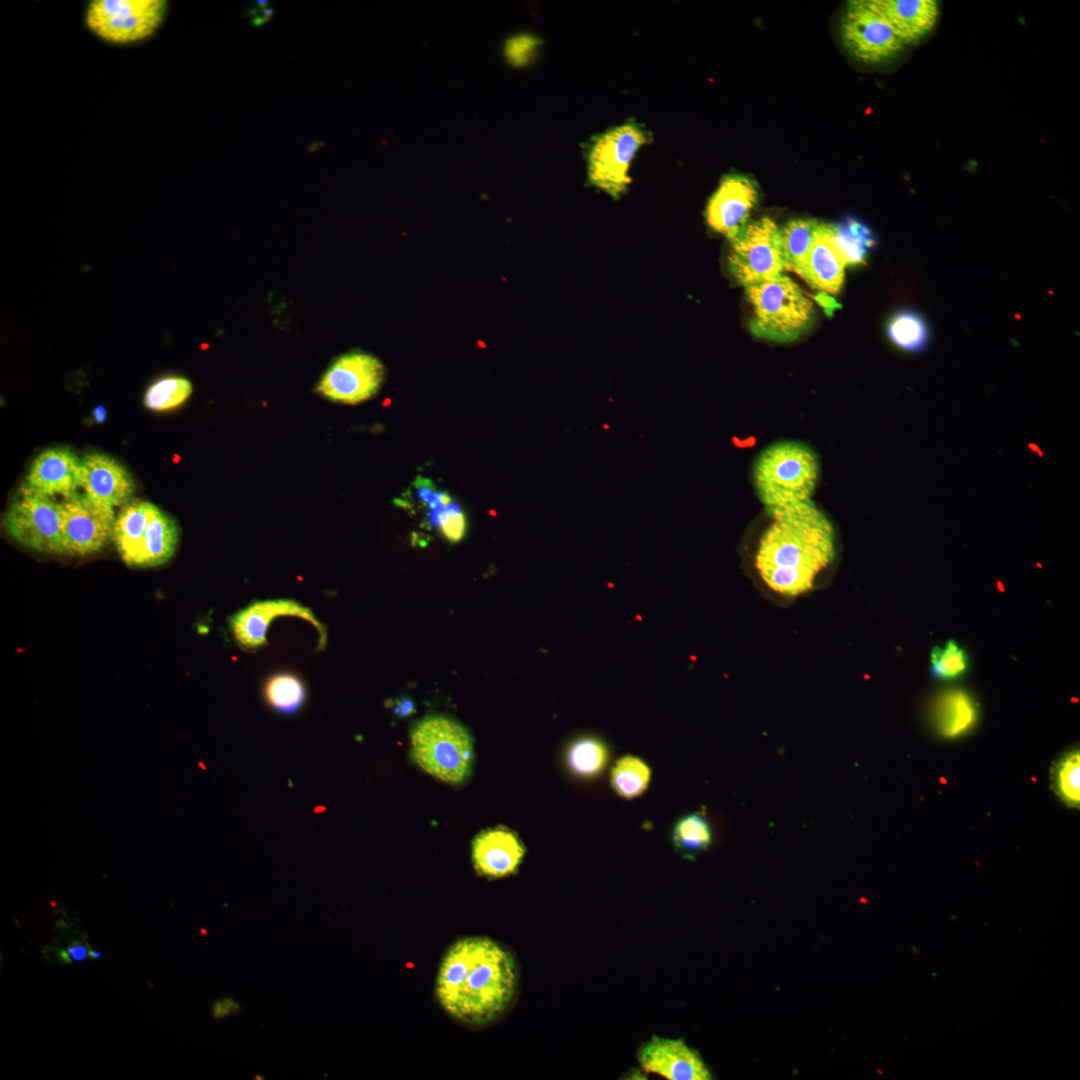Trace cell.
Here are the masks:
<instances>
[{"instance_id": "cell-1", "label": "cell", "mask_w": 1080, "mask_h": 1080, "mask_svg": "<svg viewBox=\"0 0 1080 1080\" xmlns=\"http://www.w3.org/2000/svg\"><path fill=\"white\" fill-rule=\"evenodd\" d=\"M518 969L508 949L485 936L455 941L443 955L435 983L442 1009L457 1022L483 1027L511 1007Z\"/></svg>"}, {"instance_id": "cell-2", "label": "cell", "mask_w": 1080, "mask_h": 1080, "mask_svg": "<svg viewBox=\"0 0 1080 1080\" xmlns=\"http://www.w3.org/2000/svg\"><path fill=\"white\" fill-rule=\"evenodd\" d=\"M756 554V567L774 591L796 596L809 590L817 574L834 559V530L812 500L771 516Z\"/></svg>"}, {"instance_id": "cell-3", "label": "cell", "mask_w": 1080, "mask_h": 1080, "mask_svg": "<svg viewBox=\"0 0 1080 1080\" xmlns=\"http://www.w3.org/2000/svg\"><path fill=\"white\" fill-rule=\"evenodd\" d=\"M818 474L816 453L792 440L767 446L753 467L755 490L770 516L790 505L811 500Z\"/></svg>"}, {"instance_id": "cell-4", "label": "cell", "mask_w": 1080, "mask_h": 1080, "mask_svg": "<svg viewBox=\"0 0 1080 1080\" xmlns=\"http://www.w3.org/2000/svg\"><path fill=\"white\" fill-rule=\"evenodd\" d=\"M745 293L753 310L749 329L758 338L778 343L793 342L815 324L813 303L784 274L748 286Z\"/></svg>"}, {"instance_id": "cell-5", "label": "cell", "mask_w": 1080, "mask_h": 1080, "mask_svg": "<svg viewBox=\"0 0 1080 1080\" xmlns=\"http://www.w3.org/2000/svg\"><path fill=\"white\" fill-rule=\"evenodd\" d=\"M112 540L126 565L157 567L173 557L179 542V528L153 503L133 499L116 515Z\"/></svg>"}, {"instance_id": "cell-6", "label": "cell", "mask_w": 1080, "mask_h": 1080, "mask_svg": "<svg viewBox=\"0 0 1080 1080\" xmlns=\"http://www.w3.org/2000/svg\"><path fill=\"white\" fill-rule=\"evenodd\" d=\"M411 756L416 764L435 778L461 785L471 775L473 741L458 721L444 715H429L410 731Z\"/></svg>"}, {"instance_id": "cell-7", "label": "cell", "mask_w": 1080, "mask_h": 1080, "mask_svg": "<svg viewBox=\"0 0 1080 1080\" xmlns=\"http://www.w3.org/2000/svg\"><path fill=\"white\" fill-rule=\"evenodd\" d=\"M2 528L26 548L66 555L60 502L25 483L6 510Z\"/></svg>"}, {"instance_id": "cell-8", "label": "cell", "mask_w": 1080, "mask_h": 1080, "mask_svg": "<svg viewBox=\"0 0 1080 1080\" xmlns=\"http://www.w3.org/2000/svg\"><path fill=\"white\" fill-rule=\"evenodd\" d=\"M730 241L728 266L745 288L783 274L780 228L763 217L748 224Z\"/></svg>"}, {"instance_id": "cell-9", "label": "cell", "mask_w": 1080, "mask_h": 1080, "mask_svg": "<svg viewBox=\"0 0 1080 1080\" xmlns=\"http://www.w3.org/2000/svg\"><path fill=\"white\" fill-rule=\"evenodd\" d=\"M166 10L164 0H93L87 5L85 23L101 39L126 44L152 35Z\"/></svg>"}, {"instance_id": "cell-10", "label": "cell", "mask_w": 1080, "mask_h": 1080, "mask_svg": "<svg viewBox=\"0 0 1080 1080\" xmlns=\"http://www.w3.org/2000/svg\"><path fill=\"white\" fill-rule=\"evenodd\" d=\"M647 140L645 131L636 123H625L599 135L588 153L589 181L611 197H620L630 183L631 161Z\"/></svg>"}, {"instance_id": "cell-11", "label": "cell", "mask_w": 1080, "mask_h": 1080, "mask_svg": "<svg viewBox=\"0 0 1080 1080\" xmlns=\"http://www.w3.org/2000/svg\"><path fill=\"white\" fill-rule=\"evenodd\" d=\"M60 507L66 555L96 553L112 539L116 520L114 508L79 492L64 497Z\"/></svg>"}, {"instance_id": "cell-12", "label": "cell", "mask_w": 1080, "mask_h": 1080, "mask_svg": "<svg viewBox=\"0 0 1080 1080\" xmlns=\"http://www.w3.org/2000/svg\"><path fill=\"white\" fill-rule=\"evenodd\" d=\"M841 39L849 54L866 64L890 61L905 46L887 22L863 0L848 3L841 20Z\"/></svg>"}, {"instance_id": "cell-13", "label": "cell", "mask_w": 1080, "mask_h": 1080, "mask_svg": "<svg viewBox=\"0 0 1080 1080\" xmlns=\"http://www.w3.org/2000/svg\"><path fill=\"white\" fill-rule=\"evenodd\" d=\"M384 376L385 368L377 357L354 350L334 360L321 377L316 390L334 402L357 404L379 391Z\"/></svg>"}, {"instance_id": "cell-14", "label": "cell", "mask_w": 1080, "mask_h": 1080, "mask_svg": "<svg viewBox=\"0 0 1080 1080\" xmlns=\"http://www.w3.org/2000/svg\"><path fill=\"white\" fill-rule=\"evenodd\" d=\"M758 198V187L753 180L738 174L725 176L708 201V225L729 240L732 239L748 224Z\"/></svg>"}, {"instance_id": "cell-15", "label": "cell", "mask_w": 1080, "mask_h": 1080, "mask_svg": "<svg viewBox=\"0 0 1080 1080\" xmlns=\"http://www.w3.org/2000/svg\"><path fill=\"white\" fill-rule=\"evenodd\" d=\"M297 616L311 622L319 631V648L326 644V629L312 611L293 600L256 601L234 614L230 620V629L239 646L246 650H256L266 642V632L270 622L277 616Z\"/></svg>"}, {"instance_id": "cell-16", "label": "cell", "mask_w": 1080, "mask_h": 1080, "mask_svg": "<svg viewBox=\"0 0 1080 1080\" xmlns=\"http://www.w3.org/2000/svg\"><path fill=\"white\" fill-rule=\"evenodd\" d=\"M641 1067L668 1080H709L712 1075L699 1054L682 1039L653 1036L638 1050Z\"/></svg>"}, {"instance_id": "cell-17", "label": "cell", "mask_w": 1080, "mask_h": 1080, "mask_svg": "<svg viewBox=\"0 0 1080 1080\" xmlns=\"http://www.w3.org/2000/svg\"><path fill=\"white\" fill-rule=\"evenodd\" d=\"M80 488L99 503L122 508L134 499L136 485L118 461L106 454L92 452L81 459Z\"/></svg>"}, {"instance_id": "cell-18", "label": "cell", "mask_w": 1080, "mask_h": 1080, "mask_svg": "<svg viewBox=\"0 0 1080 1080\" xmlns=\"http://www.w3.org/2000/svg\"><path fill=\"white\" fill-rule=\"evenodd\" d=\"M526 853L519 836L499 826L478 834L472 841V862L476 872L487 878L514 874Z\"/></svg>"}, {"instance_id": "cell-19", "label": "cell", "mask_w": 1080, "mask_h": 1080, "mask_svg": "<svg viewBox=\"0 0 1080 1080\" xmlns=\"http://www.w3.org/2000/svg\"><path fill=\"white\" fill-rule=\"evenodd\" d=\"M879 14L904 45L915 44L935 27L940 4L936 0H863Z\"/></svg>"}, {"instance_id": "cell-20", "label": "cell", "mask_w": 1080, "mask_h": 1080, "mask_svg": "<svg viewBox=\"0 0 1080 1080\" xmlns=\"http://www.w3.org/2000/svg\"><path fill=\"white\" fill-rule=\"evenodd\" d=\"M80 463L68 447L49 448L33 460L25 484L47 496L69 497L80 488Z\"/></svg>"}, {"instance_id": "cell-21", "label": "cell", "mask_w": 1080, "mask_h": 1080, "mask_svg": "<svg viewBox=\"0 0 1080 1080\" xmlns=\"http://www.w3.org/2000/svg\"><path fill=\"white\" fill-rule=\"evenodd\" d=\"M845 267L834 246L830 224L820 222L799 275L814 289L835 294L843 285Z\"/></svg>"}, {"instance_id": "cell-22", "label": "cell", "mask_w": 1080, "mask_h": 1080, "mask_svg": "<svg viewBox=\"0 0 1080 1080\" xmlns=\"http://www.w3.org/2000/svg\"><path fill=\"white\" fill-rule=\"evenodd\" d=\"M931 717L933 725L944 738H958L969 733L979 717L978 704L963 689H948L934 700Z\"/></svg>"}, {"instance_id": "cell-23", "label": "cell", "mask_w": 1080, "mask_h": 1080, "mask_svg": "<svg viewBox=\"0 0 1080 1080\" xmlns=\"http://www.w3.org/2000/svg\"><path fill=\"white\" fill-rule=\"evenodd\" d=\"M609 758L610 749L606 741L591 733L574 738L565 755L569 771L581 779L598 777L606 769Z\"/></svg>"}, {"instance_id": "cell-24", "label": "cell", "mask_w": 1080, "mask_h": 1080, "mask_svg": "<svg viewBox=\"0 0 1080 1080\" xmlns=\"http://www.w3.org/2000/svg\"><path fill=\"white\" fill-rule=\"evenodd\" d=\"M834 246L846 266H858L876 244L872 230L862 221L848 216L830 224Z\"/></svg>"}, {"instance_id": "cell-25", "label": "cell", "mask_w": 1080, "mask_h": 1080, "mask_svg": "<svg viewBox=\"0 0 1080 1080\" xmlns=\"http://www.w3.org/2000/svg\"><path fill=\"white\" fill-rule=\"evenodd\" d=\"M713 835L709 819L699 812H692L675 821L671 830V842L684 858L694 859L711 846Z\"/></svg>"}, {"instance_id": "cell-26", "label": "cell", "mask_w": 1080, "mask_h": 1080, "mask_svg": "<svg viewBox=\"0 0 1080 1080\" xmlns=\"http://www.w3.org/2000/svg\"><path fill=\"white\" fill-rule=\"evenodd\" d=\"M819 225L815 219H795L780 229L785 269L800 274Z\"/></svg>"}, {"instance_id": "cell-27", "label": "cell", "mask_w": 1080, "mask_h": 1080, "mask_svg": "<svg viewBox=\"0 0 1080 1080\" xmlns=\"http://www.w3.org/2000/svg\"><path fill=\"white\" fill-rule=\"evenodd\" d=\"M886 333L898 349L910 354L923 353L930 343L926 322L912 310L895 312L887 324Z\"/></svg>"}, {"instance_id": "cell-28", "label": "cell", "mask_w": 1080, "mask_h": 1080, "mask_svg": "<svg viewBox=\"0 0 1080 1080\" xmlns=\"http://www.w3.org/2000/svg\"><path fill=\"white\" fill-rule=\"evenodd\" d=\"M263 693L270 707L284 715L298 712L307 696L303 681L290 672L271 675L264 684Z\"/></svg>"}, {"instance_id": "cell-29", "label": "cell", "mask_w": 1080, "mask_h": 1080, "mask_svg": "<svg viewBox=\"0 0 1080 1080\" xmlns=\"http://www.w3.org/2000/svg\"><path fill=\"white\" fill-rule=\"evenodd\" d=\"M652 778L650 766L640 757L624 755L610 771V785L622 798L633 799L642 795Z\"/></svg>"}, {"instance_id": "cell-30", "label": "cell", "mask_w": 1080, "mask_h": 1080, "mask_svg": "<svg viewBox=\"0 0 1080 1080\" xmlns=\"http://www.w3.org/2000/svg\"><path fill=\"white\" fill-rule=\"evenodd\" d=\"M1052 789L1069 808L1080 805V753L1073 749L1054 762L1051 769Z\"/></svg>"}, {"instance_id": "cell-31", "label": "cell", "mask_w": 1080, "mask_h": 1080, "mask_svg": "<svg viewBox=\"0 0 1080 1080\" xmlns=\"http://www.w3.org/2000/svg\"><path fill=\"white\" fill-rule=\"evenodd\" d=\"M190 380L181 376H165L146 390L143 403L152 411H166L180 406L192 393Z\"/></svg>"}, {"instance_id": "cell-32", "label": "cell", "mask_w": 1080, "mask_h": 1080, "mask_svg": "<svg viewBox=\"0 0 1080 1080\" xmlns=\"http://www.w3.org/2000/svg\"><path fill=\"white\" fill-rule=\"evenodd\" d=\"M968 667L969 656L956 640L949 639L943 646L932 647L929 671L933 678L956 680L967 672Z\"/></svg>"}, {"instance_id": "cell-33", "label": "cell", "mask_w": 1080, "mask_h": 1080, "mask_svg": "<svg viewBox=\"0 0 1080 1080\" xmlns=\"http://www.w3.org/2000/svg\"><path fill=\"white\" fill-rule=\"evenodd\" d=\"M539 45L540 41L533 35H513L504 42L503 56L511 66L521 67L533 59Z\"/></svg>"}, {"instance_id": "cell-34", "label": "cell", "mask_w": 1080, "mask_h": 1080, "mask_svg": "<svg viewBox=\"0 0 1080 1080\" xmlns=\"http://www.w3.org/2000/svg\"><path fill=\"white\" fill-rule=\"evenodd\" d=\"M467 530L466 515L462 510L452 513L439 528L441 535L450 543L460 542Z\"/></svg>"}, {"instance_id": "cell-35", "label": "cell", "mask_w": 1080, "mask_h": 1080, "mask_svg": "<svg viewBox=\"0 0 1080 1080\" xmlns=\"http://www.w3.org/2000/svg\"><path fill=\"white\" fill-rule=\"evenodd\" d=\"M391 706L393 713L400 718L408 717L415 712L414 702L406 696L395 699Z\"/></svg>"}, {"instance_id": "cell-36", "label": "cell", "mask_w": 1080, "mask_h": 1080, "mask_svg": "<svg viewBox=\"0 0 1080 1080\" xmlns=\"http://www.w3.org/2000/svg\"><path fill=\"white\" fill-rule=\"evenodd\" d=\"M239 1010V1005L230 998L216 1001L213 1005V1016L215 1018H223L231 1013H236Z\"/></svg>"}, {"instance_id": "cell-37", "label": "cell", "mask_w": 1080, "mask_h": 1080, "mask_svg": "<svg viewBox=\"0 0 1080 1080\" xmlns=\"http://www.w3.org/2000/svg\"><path fill=\"white\" fill-rule=\"evenodd\" d=\"M814 298L825 309V311H827L829 315H831L836 308L835 300L824 292H819L814 296Z\"/></svg>"}, {"instance_id": "cell-38", "label": "cell", "mask_w": 1080, "mask_h": 1080, "mask_svg": "<svg viewBox=\"0 0 1080 1080\" xmlns=\"http://www.w3.org/2000/svg\"><path fill=\"white\" fill-rule=\"evenodd\" d=\"M67 953L77 961H80L86 956V949L83 946H74L67 949Z\"/></svg>"}, {"instance_id": "cell-39", "label": "cell", "mask_w": 1080, "mask_h": 1080, "mask_svg": "<svg viewBox=\"0 0 1080 1080\" xmlns=\"http://www.w3.org/2000/svg\"><path fill=\"white\" fill-rule=\"evenodd\" d=\"M93 418L97 423L104 422L106 418V411L103 406H97L92 412Z\"/></svg>"}, {"instance_id": "cell-40", "label": "cell", "mask_w": 1080, "mask_h": 1080, "mask_svg": "<svg viewBox=\"0 0 1080 1080\" xmlns=\"http://www.w3.org/2000/svg\"><path fill=\"white\" fill-rule=\"evenodd\" d=\"M90 954H91V955H93V957H96V958L100 956V953H93V952H91Z\"/></svg>"}]
</instances>
